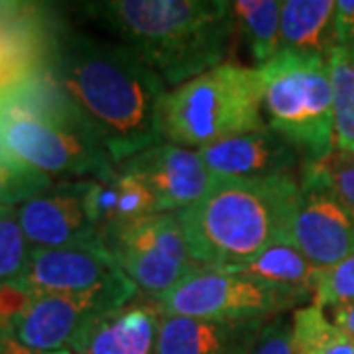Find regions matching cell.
I'll return each instance as SVG.
<instances>
[{
	"instance_id": "ba28073f",
	"label": "cell",
	"mask_w": 354,
	"mask_h": 354,
	"mask_svg": "<svg viewBox=\"0 0 354 354\" xmlns=\"http://www.w3.org/2000/svg\"><path fill=\"white\" fill-rule=\"evenodd\" d=\"M313 301L304 291L221 270H201L156 299L164 315L195 319H274Z\"/></svg>"
},
{
	"instance_id": "d6986e66",
	"label": "cell",
	"mask_w": 354,
	"mask_h": 354,
	"mask_svg": "<svg viewBox=\"0 0 354 354\" xmlns=\"http://www.w3.org/2000/svg\"><path fill=\"white\" fill-rule=\"evenodd\" d=\"M221 272L248 276L272 286L304 291L309 295H313L319 276V268L288 242H274L250 262Z\"/></svg>"
},
{
	"instance_id": "9a60e30c",
	"label": "cell",
	"mask_w": 354,
	"mask_h": 354,
	"mask_svg": "<svg viewBox=\"0 0 354 354\" xmlns=\"http://www.w3.org/2000/svg\"><path fill=\"white\" fill-rule=\"evenodd\" d=\"M164 313L156 299L138 295L120 309L91 319L79 330L73 354H158Z\"/></svg>"
},
{
	"instance_id": "603a6c76",
	"label": "cell",
	"mask_w": 354,
	"mask_h": 354,
	"mask_svg": "<svg viewBox=\"0 0 354 354\" xmlns=\"http://www.w3.org/2000/svg\"><path fill=\"white\" fill-rule=\"evenodd\" d=\"M53 185V177L0 152V207H20Z\"/></svg>"
},
{
	"instance_id": "2e32d148",
	"label": "cell",
	"mask_w": 354,
	"mask_h": 354,
	"mask_svg": "<svg viewBox=\"0 0 354 354\" xmlns=\"http://www.w3.org/2000/svg\"><path fill=\"white\" fill-rule=\"evenodd\" d=\"M270 319H195L164 315L158 354H250Z\"/></svg>"
},
{
	"instance_id": "52a82bcc",
	"label": "cell",
	"mask_w": 354,
	"mask_h": 354,
	"mask_svg": "<svg viewBox=\"0 0 354 354\" xmlns=\"http://www.w3.org/2000/svg\"><path fill=\"white\" fill-rule=\"evenodd\" d=\"M101 241L140 295L150 299L205 270L191 256L177 213H156L104 228Z\"/></svg>"
},
{
	"instance_id": "8fae6325",
	"label": "cell",
	"mask_w": 354,
	"mask_h": 354,
	"mask_svg": "<svg viewBox=\"0 0 354 354\" xmlns=\"http://www.w3.org/2000/svg\"><path fill=\"white\" fill-rule=\"evenodd\" d=\"M116 171L138 179L152 193L158 213L187 209L201 201L218 181L197 150L171 142H162L130 156L116 165Z\"/></svg>"
},
{
	"instance_id": "484cf974",
	"label": "cell",
	"mask_w": 354,
	"mask_h": 354,
	"mask_svg": "<svg viewBox=\"0 0 354 354\" xmlns=\"http://www.w3.org/2000/svg\"><path fill=\"white\" fill-rule=\"evenodd\" d=\"M325 181L342 205L354 215V156L335 152L319 164Z\"/></svg>"
},
{
	"instance_id": "5b68a950",
	"label": "cell",
	"mask_w": 354,
	"mask_h": 354,
	"mask_svg": "<svg viewBox=\"0 0 354 354\" xmlns=\"http://www.w3.org/2000/svg\"><path fill=\"white\" fill-rule=\"evenodd\" d=\"M264 79L258 67L223 64L167 91L162 109L165 142L199 150L216 140L262 128Z\"/></svg>"
},
{
	"instance_id": "277c9868",
	"label": "cell",
	"mask_w": 354,
	"mask_h": 354,
	"mask_svg": "<svg viewBox=\"0 0 354 354\" xmlns=\"http://www.w3.org/2000/svg\"><path fill=\"white\" fill-rule=\"evenodd\" d=\"M0 152L50 177L106 179L111 153L62 93L0 97Z\"/></svg>"
},
{
	"instance_id": "6da1fadb",
	"label": "cell",
	"mask_w": 354,
	"mask_h": 354,
	"mask_svg": "<svg viewBox=\"0 0 354 354\" xmlns=\"http://www.w3.org/2000/svg\"><path fill=\"white\" fill-rule=\"evenodd\" d=\"M38 67L116 165L165 142L162 109L167 85L124 44L55 28Z\"/></svg>"
},
{
	"instance_id": "30bf717a",
	"label": "cell",
	"mask_w": 354,
	"mask_h": 354,
	"mask_svg": "<svg viewBox=\"0 0 354 354\" xmlns=\"http://www.w3.org/2000/svg\"><path fill=\"white\" fill-rule=\"evenodd\" d=\"M138 295L136 286L81 295L34 293L32 301L16 317L10 330L18 341L39 353L69 351L79 330L91 319L120 309Z\"/></svg>"
},
{
	"instance_id": "f546056e",
	"label": "cell",
	"mask_w": 354,
	"mask_h": 354,
	"mask_svg": "<svg viewBox=\"0 0 354 354\" xmlns=\"http://www.w3.org/2000/svg\"><path fill=\"white\" fill-rule=\"evenodd\" d=\"M0 354H50L34 351L30 346H26L24 342H20L12 335L10 329H0Z\"/></svg>"
},
{
	"instance_id": "4fadbf2b",
	"label": "cell",
	"mask_w": 354,
	"mask_h": 354,
	"mask_svg": "<svg viewBox=\"0 0 354 354\" xmlns=\"http://www.w3.org/2000/svg\"><path fill=\"white\" fill-rule=\"evenodd\" d=\"M85 191L87 179H67L16 207L28 242L34 248L101 244V232L88 216Z\"/></svg>"
},
{
	"instance_id": "e0dca14e",
	"label": "cell",
	"mask_w": 354,
	"mask_h": 354,
	"mask_svg": "<svg viewBox=\"0 0 354 354\" xmlns=\"http://www.w3.org/2000/svg\"><path fill=\"white\" fill-rule=\"evenodd\" d=\"M85 201L88 216L99 232L158 213L152 193L138 179L120 171H114L106 179H87Z\"/></svg>"
},
{
	"instance_id": "7c38bea8",
	"label": "cell",
	"mask_w": 354,
	"mask_h": 354,
	"mask_svg": "<svg viewBox=\"0 0 354 354\" xmlns=\"http://www.w3.org/2000/svg\"><path fill=\"white\" fill-rule=\"evenodd\" d=\"M18 283L32 293L81 295L134 286L101 244L34 248Z\"/></svg>"
},
{
	"instance_id": "9c48e42d",
	"label": "cell",
	"mask_w": 354,
	"mask_h": 354,
	"mask_svg": "<svg viewBox=\"0 0 354 354\" xmlns=\"http://www.w3.org/2000/svg\"><path fill=\"white\" fill-rule=\"evenodd\" d=\"M286 242L317 268L354 256V215L327 185L319 164H307L299 176Z\"/></svg>"
},
{
	"instance_id": "3957f363",
	"label": "cell",
	"mask_w": 354,
	"mask_h": 354,
	"mask_svg": "<svg viewBox=\"0 0 354 354\" xmlns=\"http://www.w3.org/2000/svg\"><path fill=\"white\" fill-rule=\"evenodd\" d=\"M299 176L218 179L201 201L179 211L193 260L205 270L246 264L286 242Z\"/></svg>"
},
{
	"instance_id": "7a4b0ae2",
	"label": "cell",
	"mask_w": 354,
	"mask_h": 354,
	"mask_svg": "<svg viewBox=\"0 0 354 354\" xmlns=\"http://www.w3.org/2000/svg\"><path fill=\"white\" fill-rule=\"evenodd\" d=\"M83 10L174 88L227 64L236 34L225 0H104Z\"/></svg>"
},
{
	"instance_id": "44dd1931",
	"label": "cell",
	"mask_w": 354,
	"mask_h": 354,
	"mask_svg": "<svg viewBox=\"0 0 354 354\" xmlns=\"http://www.w3.org/2000/svg\"><path fill=\"white\" fill-rule=\"evenodd\" d=\"M327 62L333 85L335 152L354 156V48L335 46Z\"/></svg>"
},
{
	"instance_id": "cb8c5ba5",
	"label": "cell",
	"mask_w": 354,
	"mask_h": 354,
	"mask_svg": "<svg viewBox=\"0 0 354 354\" xmlns=\"http://www.w3.org/2000/svg\"><path fill=\"white\" fill-rule=\"evenodd\" d=\"M32 244L26 239L16 207H0V283L24 276Z\"/></svg>"
},
{
	"instance_id": "4dcf8cb0",
	"label": "cell",
	"mask_w": 354,
	"mask_h": 354,
	"mask_svg": "<svg viewBox=\"0 0 354 354\" xmlns=\"http://www.w3.org/2000/svg\"><path fill=\"white\" fill-rule=\"evenodd\" d=\"M333 323L354 339V301L333 309Z\"/></svg>"
},
{
	"instance_id": "ffe728a7",
	"label": "cell",
	"mask_w": 354,
	"mask_h": 354,
	"mask_svg": "<svg viewBox=\"0 0 354 354\" xmlns=\"http://www.w3.org/2000/svg\"><path fill=\"white\" fill-rule=\"evenodd\" d=\"M236 34H241L258 67L266 65L279 53V18L281 2L278 0H234L230 2Z\"/></svg>"
},
{
	"instance_id": "d4e9b609",
	"label": "cell",
	"mask_w": 354,
	"mask_h": 354,
	"mask_svg": "<svg viewBox=\"0 0 354 354\" xmlns=\"http://www.w3.org/2000/svg\"><path fill=\"white\" fill-rule=\"evenodd\" d=\"M354 301V256L337 264L319 268L313 305L319 309H339Z\"/></svg>"
},
{
	"instance_id": "8992f818",
	"label": "cell",
	"mask_w": 354,
	"mask_h": 354,
	"mask_svg": "<svg viewBox=\"0 0 354 354\" xmlns=\"http://www.w3.org/2000/svg\"><path fill=\"white\" fill-rule=\"evenodd\" d=\"M264 79L266 122L304 153L305 165L335 153L329 62L319 53L279 51L258 67Z\"/></svg>"
},
{
	"instance_id": "5bb4252c",
	"label": "cell",
	"mask_w": 354,
	"mask_h": 354,
	"mask_svg": "<svg viewBox=\"0 0 354 354\" xmlns=\"http://www.w3.org/2000/svg\"><path fill=\"white\" fill-rule=\"evenodd\" d=\"M218 179L301 176L304 153L266 122L262 128L216 140L197 150Z\"/></svg>"
},
{
	"instance_id": "83f0119b",
	"label": "cell",
	"mask_w": 354,
	"mask_h": 354,
	"mask_svg": "<svg viewBox=\"0 0 354 354\" xmlns=\"http://www.w3.org/2000/svg\"><path fill=\"white\" fill-rule=\"evenodd\" d=\"M34 293L18 281L0 283V329H12L16 317L32 301Z\"/></svg>"
},
{
	"instance_id": "f1b7e54d",
	"label": "cell",
	"mask_w": 354,
	"mask_h": 354,
	"mask_svg": "<svg viewBox=\"0 0 354 354\" xmlns=\"http://www.w3.org/2000/svg\"><path fill=\"white\" fill-rule=\"evenodd\" d=\"M337 46L354 48V0H339L335 14Z\"/></svg>"
},
{
	"instance_id": "7402d4cb",
	"label": "cell",
	"mask_w": 354,
	"mask_h": 354,
	"mask_svg": "<svg viewBox=\"0 0 354 354\" xmlns=\"http://www.w3.org/2000/svg\"><path fill=\"white\" fill-rule=\"evenodd\" d=\"M291 321L297 354H354L353 337L339 329L317 305L295 309Z\"/></svg>"
},
{
	"instance_id": "1f68e13d",
	"label": "cell",
	"mask_w": 354,
	"mask_h": 354,
	"mask_svg": "<svg viewBox=\"0 0 354 354\" xmlns=\"http://www.w3.org/2000/svg\"><path fill=\"white\" fill-rule=\"evenodd\" d=\"M50 354H73V353H69V351H59V353H50Z\"/></svg>"
},
{
	"instance_id": "ac0fdd59",
	"label": "cell",
	"mask_w": 354,
	"mask_h": 354,
	"mask_svg": "<svg viewBox=\"0 0 354 354\" xmlns=\"http://www.w3.org/2000/svg\"><path fill=\"white\" fill-rule=\"evenodd\" d=\"M335 0H286L279 18V51L329 55L337 46Z\"/></svg>"
},
{
	"instance_id": "4316f807",
	"label": "cell",
	"mask_w": 354,
	"mask_h": 354,
	"mask_svg": "<svg viewBox=\"0 0 354 354\" xmlns=\"http://www.w3.org/2000/svg\"><path fill=\"white\" fill-rule=\"evenodd\" d=\"M250 354H297L293 339V321L286 315L274 317L260 330Z\"/></svg>"
}]
</instances>
